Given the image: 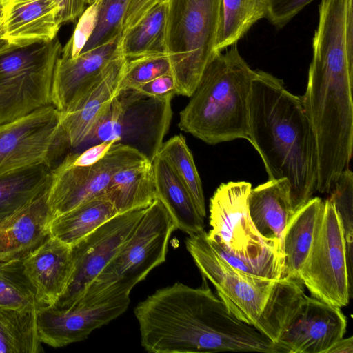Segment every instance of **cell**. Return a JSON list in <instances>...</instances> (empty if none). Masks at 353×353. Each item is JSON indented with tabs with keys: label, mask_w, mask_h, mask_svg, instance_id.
<instances>
[{
	"label": "cell",
	"mask_w": 353,
	"mask_h": 353,
	"mask_svg": "<svg viewBox=\"0 0 353 353\" xmlns=\"http://www.w3.org/2000/svg\"><path fill=\"white\" fill-rule=\"evenodd\" d=\"M248 140L260 154L269 180H288L294 212L312 198L316 191L317 150L301 98L262 70H256L252 84Z\"/></svg>",
	"instance_id": "7a4b0ae2"
},
{
	"label": "cell",
	"mask_w": 353,
	"mask_h": 353,
	"mask_svg": "<svg viewBox=\"0 0 353 353\" xmlns=\"http://www.w3.org/2000/svg\"><path fill=\"white\" fill-rule=\"evenodd\" d=\"M256 70L241 56L236 43L217 51L206 65L185 107L180 129L210 145L248 140L249 102Z\"/></svg>",
	"instance_id": "3957f363"
},
{
	"label": "cell",
	"mask_w": 353,
	"mask_h": 353,
	"mask_svg": "<svg viewBox=\"0 0 353 353\" xmlns=\"http://www.w3.org/2000/svg\"><path fill=\"white\" fill-rule=\"evenodd\" d=\"M268 0H222L216 51L236 44L259 20L265 18Z\"/></svg>",
	"instance_id": "f1b7e54d"
},
{
	"label": "cell",
	"mask_w": 353,
	"mask_h": 353,
	"mask_svg": "<svg viewBox=\"0 0 353 353\" xmlns=\"http://www.w3.org/2000/svg\"><path fill=\"white\" fill-rule=\"evenodd\" d=\"M164 0H130L122 28V34L137 24L155 5Z\"/></svg>",
	"instance_id": "f35d334b"
},
{
	"label": "cell",
	"mask_w": 353,
	"mask_h": 353,
	"mask_svg": "<svg viewBox=\"0 0 353 353\" xmlns=\"http://www.w3.org/2000/svg\"><path fill=\"white\" fill-rule=\"evenodd\" d=\"M126 61L119 54L89 92L70 110L61 112L62 125L70 148L81 146L119 93Z\"/></svg>",
	"instance_id": "ffe728a7"
},
{
	"label": "cell",
	"mask_w": 353,
	"mask_h": 353,
	"mask_svg": "<svg viewBox=\"0 0 353 353\" xmlns=\"http://www.w3.org/2000/svg\"><path fill=\"white\" fill-rule=\"evenodd\" d=\"M166 19L167 3L164 0L152 7L137 24L122 34L120 50L123 56L130 60L166 54Z\"/></svg>",
	"instance_id": "4316f807"
},
{
	"label": "cell",
	"mask_w": 353,
	"mask_h": 353,
	"mask_svg": "<svg viewBox=\"0 0 353 353\" xmlns=\"http://www.w3.org/2000/svg\"><path fill=\"white\" fill-rule=\"evenodd\" d=\"M147 208L117 214L71 246L72 274L65 292L54 307L68 308L81 299L130 239Z\"/></svg>",
	"instance_id": "4fadbf2b"
},
{
	"label": "cell",
	"mask_w": 353,
	"mask_h": 353,
	"mask_svg": "<svg viewBox=\"0 0 353 353\" xmlns=\"http://www.w3.org/2000/svg\"><path fill=\"white\" fill-rule=\"evenodd\" d=\"M166 54L176 94L190 97L210 59L222 20V0H165Z\"/></svg>",
	"instance_id": "5b68a950"
},
{
	"label": "cell",
	"mask_w": 353,
	"mask_h": 353,
	"mask_svg": "<svg viewBox=\"0 0 353 353\" xmlns=\"http://www.w3.org/2000/svg\"><path fill=\"white\" fill-rule=\"evenodd\" d=\"M61 25L58 0H0V38L10 44L50 41Z\"/></svg>",
	"instance_id": "e0dca14e"
},
{
	"label": "cell",
	"mask_w": 353,
	"mask_h": 353,
	"mask_svg": "<svg viewBox=\"0 0 353 353\" xmlns=\"http://www.w3.org/2000/svg\"><path fill=\"white\" fill-rule=\"evenodd\" d=\"M62 48L56 37L10 44L0 52V125L52 105L53 75Z\"/></svg>",
	"instance_id": "52a82bcc"
},
{
	"label": "cell",
	"mask_w": 353,
	"mask_h": 353,
	"mask_svg": "<svg viewBox=\"0 0 353 353\" xmlns=\"http://www.w3.org/2000/svg\"><path fill=\"white\" fill-rule=\"evenodd\" d=\"M170 72L171 64L166 54H151L127 60L119 92L134 89Z\"/></svg>",
	"instance_id": "d6a6232c"
},
{
	"label": "cell",
	"mask_w": 353,
	"mask_h": 353,
	"mask_svg": "<svg viewBox=\"0 0 353 353\" xmlns=\"http://www.w3.org/2000/svg\"><path fill=\"white\" fill-rule=\"evenodd\" d=\"M251 188L245 181L219 186L210 201L212 228L207 238L241 260L265 265L283 275V261L265 245L250 219L248 197Z\"/></svg>",
	"instance_id": "30bf717a"
},
{
	"label": "cell",
	"mask_w": 353,
	"mask_h": 353,
	"mask_svg": "<svg viewBox=\"0 0 353 353\" xmlns=\"http://www.w3.org/2000/svg\"><path fill=\"white\" fill-rule=\"evenodd\" d=\"M38 309L20 311L0 307V353L43 350L37 330Z\"/></svg>",
	"instance_id": "83f0119b"
},
{
	"label": "cell",
	"mask_w": 353,
	"mask_h": 353,
	"mask_svg": "<svg viewBox=\"0 0 353 353\" xmlns=\"http://www.w3.org/2000/svg\"><path fill=\"white\" fill-rule=\"evenodd\" d=\"M188 190L199 214L206 216L201 181L192 154L182 134L163 142L158 154Z\"/></svg>",
	"instance_id": "f546056e"
},
{
	"label": "cell",
	"mask_w": 353,
	"mask_h": 353,
	"mask_svg": "<svg viewBox=\"0 0 353 353\" xmlns=\"http://www.w3.org/2000/svg\"><path fill=\"white\" fill-rule=\"evenodd\" d=\"M48 191L0 221V263L22 260L49 236Z\"/></svg>",
	"instance_id": "44dd1931"
},
{
	"label": "cell",
	"mask_w": 353,
	"mask_h": 353,
	"mask_svg": "<svg viewBox=\"0 0 353 353\" xmlns=\"http://www.w3.org/2000/svg\"><path fill=\"white\" fill-rule=\"evenodd\" d=\"M70 148L52 105L0 125V176L37 164L54 168Z\"/></svg>",
	"instance_id": "8fae6325"
},
{
	"label": "cell",
	"mask_w": 353,
	"mask_h": 353,
	"mask_svg": "<svg viewBox=\"0 0 353 353\" xmlns=\"http://www.w3.org/2000/svg\"><path fill=\"white\" fill-rule=\"evenodd\" d=\"M52 169L46 164H37L1 176L0 221L46 192Z\"/></svg>",
	"instance_id": "484cf974"
},
{
	"label": "cell",
	"mask_w": 353,
	"mask_h": 353,
	"mask_svg": "<svg viewBox=\"0 0 353 353\" xmlns=\"http://www.w3.org/2000/svg\"><path fill=\"white\" fill-rule=\"evenodd\" d=\"M145 160L148 159L138 150L121 143L113 144L99 161L90 166L73 165L63 158L52 169L48 191L52 219L105 194L117 172Z\"/></svg>",
	"instance_id": "7c38bea8"
},
{
	"label": "cell",
	"mask_w": 353,
	"mask_h": 353,
	"mask_svg": "<svg viewBox=\"0 0 353 353\" xmlns=\"http://www.w3.org/2000/svg\"><path fill=\"white\" fill-rule=\"evenodd\" d=\"M346 327L340 307L304 293L289 312L276 345L284 353H327Z\"/></svg>",
	"instance_id": "5bb4252c"
},
{
	"label": "cell",
	"mask_w": 353,
	"mask_h": 353,
	"mask_svg": "<svg viewBox=\"0 0 353 353\" xmlns=\"http://www.w3.org/2000/svg\"><path fill=\"white\" fill-rule=\"evenodd\" d=\"M314 0H268L266 19L276 28H282Z\"/></svg>",
	"instance_id": "d590c367"
},
{
	"label": "cell",
	"mask_w": 353,
	"mask_h": 353,
	"mask_svg": "<svg viewBox=\"0 0 353 353\" xmlns=\"http://www.w3.org/2000/svg\"><path fill=\"white\" fill-rule=\"evenodd\" d=\"M40 306H53L65 292L72 271L71 246L49 236L22 259Z\"/></svg>",
	"instance_id": "ac0fdd59"
},
{
	"label": "cell",
	"mask_w": 353,
	"mask_h": 353,
	"mask_svg": "<svg viewBox=\"0 0 353 353\" xmlns=\"http://www.w3.org/2000/svg\"><path fill=\"white\" fill-rule=\"evenodd\" d=\"M152 163L157 199L167 208L177 229L189 236L204 231V219L170 165L159 154L154 157Z\"/></svg>",
	"instance_id": "7402d4cb"
},
{
	"label": "cell",
	"mask_w": 353,
	"mask_h": 353,
	"mask_svg": "<svg viewBox=\"0 0 353 353\" xmlns=\"http://www.w3.org/2000/svg\"><path fill=\"white\" fill-rule=\"evenodd\" d=\"M299 279L312 297L340 308L350 303L352 277L347 267L343 227L328 198L323 201Z\"/></svg>",
	"instance_id": "9c48e42d"
},
{
	"label": "cell",
	"mask_w": 353,
	"mask_h": 353,
	"mask_svg": "<svg viewBox=\"0 0 353 353\" xmlns=\"http://www.w3.org/2000/svg\"><path fill=\"white\" fill-rule=\"evenodd\" d=\"M199 288L181 283L157 290L134 310L143 347L152 353H283L254 327L228 310L203 277Z\"/></svg>",
	"instance_id": "6da1fadb"
},
{
	"label": "cell",
	"mask_w": 353,
	"mask_h": 353,
	"mask_svg": "<svg viewBox=\"0 0 353 353\" xmlns=\"http://www.w3.org/2000/svg\"><path fill=\"white\" fill-rule=\"evenodd\" d=\"M286 179L268 180L251 188L248 197L250 219L265 245L283 261V239L294 214Z\"/></svg>",
	"instance_id": "d6986e66"
},
{
	"label": "cell",
	"mask_w": 353,
	"mask_h": 353,
	"mask_svg": "<svg viewBox=\"0 0 353 353\" xmlns=\"http://www.w3.org/2000/svg\"><path fill=\"white\" fill-rule=\"evenodd\" d=\"M132 90L139 94L161 99H172L176 94V82L172 72L159 76Z\"/></svg>",
	"instance_id": "8d00e7d4"
},
{
	"label": "cell",
	"mask_w": 353,
	"mask_h": 353,
	"mask_svg": "<svg viewBox=\"0 0 353 353\" xmlns=\"http://www.w3.org/2000/svg\"><path fill=\"white\" fill-rule=\"evenodd\" d=\"M117 214L114 204L103 194L52 219L49 234L72 246Z\"/></svg>",
	"instance_id": "cb8c5ba5"
},
{
	"label": "cell",
	"mask_w": 353,
	"mask_h": 353,
	"mask_svg": "<svg viewBox=\"0 0 353 353\" xmlns=\"http://www.w3.org/2000/svg\"><path fill=\"white\" fill-rule=\"evenodd\" d=\"M176 230L171 214L156 199L146 208L128 241L75 304H92L130 294L150 271L165 261L169 240Z\"/></svg>",
	"instance_id": "8992f818"
},
{
	"label": "cell",
	"mask_w": 353,
	"mask_h": 353,
	"mask_svg": "<svg viewBox=\"0 0 353 353\" xmlns=\"http://www.w3.org/2000/svg\"><path fill=\"white\" fill-rule=\"evenodd\" d=\"M329 194L343 224L346 250H352L353 173L349 168L341 172Z\"/></svg>",
	"instance_id": "836d02e7"
},
{
	"label": "cell",
	"mask_w": 353,
	"mask_h": 353,
	"mask_svg": "<svg viewBox=\"0 0 353 353\" xmlns=\"http://www.w3.org/2000/svg\"><path fill=\"white\" fill-rule=\"evenodd\" d=\"M130 294H122L92 304H75L68 308L41 306L37 323L41 343L61 347L85 339L94 330L124 313Z\"/></svg>",
	"instance_id": "9a60e30c"
},
{
	"label": "cell",
	"mask_w": 353,
	"mask_h": 353,
	"mask_svg": "<svg viewBox=\"0 0 353 353\" xmlns=\"http://www.w3.org/2000/svg\"><path fill=\"white\" fill-rule=\"evenodd\" d=\"M121 35L81 52L74 59L60 56L52 79V105L61 112L70 110L101 79L109 64L121 54Z\"/></svg>",
	"instance_id": "2e32d148"
},
{
	"label": "cell",
	"mask_w": 353,
	"mask_h": 353,
	"mask_svg": "<svg viewBox=\"0 0 353 353\" xmlns=\"http://www.w3.org/2000/svg\"><path fill=\"white\" fill-rule=\"evenodd\" d=\"M130 0H99L95 30L83 52L102 46L122 35L124 16Z\"/></svg>",
	"instance_id": "1f68e13d"
},
{
	"label": "cell",
	"mask_w": 353,
	"mask_h": 353,
	"mask_svg": "<svg viewBox=\"0 0 353 353\" xmlns=\"http://www.w3.org/2000/svg\"><path fill=\"white\" fill-rule=\"evenodd\" d=\"M323 205L321 198L312 197L289 220L283 239V279L300 280L299 272L310 252Z\"/></svg>",
	"instance_id": "603a6c76"
},
{
	"label": "cell",
	"mask_w": 353,
	"mask_h": 353,
	"mask_svg": "<svg viewBox=\"0 0 353 353\" xmlns=\"http://www.w3.org/2000/svg\"><path fill=\"white\" fill-rule=\"evenodd\" d=\"M0 307L20 311L41 307L24 273L22 260L0 263Z\"/></svg>",
	"instance_id": "4dcf8cb0"
},
{
	"label": "cell",
	"mask_w": 353,
	"mask_h": 353,
	"mask_svg": "<svg viewBox=\"0 0 353 353\" xmlns=\"http://www.w3.org/2000/svg\"><path fill=\"white\" fill-rule=\"evenodd\" d=\"M99 0H96L88 5L79 17L74 31L62 48L61 56L76 58L92 35L98 19Z\"/></svg>",
	"instance_id": "e575fe53"
},
{
	"label": "cell",
	"mask_w": 353,
	"mask_h": 353,
	"mask_svg": "<svg viewBox=\"0 0 353 353\" xmlns=\"http://www.w3.org/2000/svg\"><path fill=\"white\" fill-rule=\"evenodd\" d=\"M114 143V141L101 142L88 147L81 152L67 154L64 159L73 165L90 166L99 161Z\"/></svg>",
	"instance_id": "74e56055"
},
{
	"label": "cell",
	"mask_w": 353,
	"mask_h": 353,
	"mask_svg": "<svg viewBox=\"0 0 353 353\" xmlns=\"http://www.w3.org/2000/svg\"><path fill=\"white\" fill-rule=\"evenodd\" d=\"M171 100L148 97L132 89L119 92L81 146L114 141L152 161L169 129Z\"/></svg>",
	"instance_id": "ba28073f"
},
{
	"label": "cell",
	"mask_w": 353,
	"mask_h": 353,
	"mask_svg": "<svg viewBox=\"0 0 353 353\" xmlns=\"http://www.w3.org/2000/svg\"><path fill=\"white\" fill-rule=\"evenodd\" d=\"M61 8V23L72 22L78 19L85 9V0H58Z\"/></svg>",
	"instance_id": "ab89813d"
},
{
	"label": "cell",
	"mask_w": 353,
	"mask_h": 353,
	"mask_svg": "<svg viewBox=\"0 0 353 353\" xmlns=\"http://www.w3.org/2000/svg\"><path fill=\"white\" fill-rule=\"evenodd\" d=\"M94 1H96V0H85V2H86L87 5H90L92 3H93Z\"/></svg>",
	"instance_id": "7bdbcfd3"
},
{
	"label": "cell",
	"mask_w": 353,
	"mask_h": 353,
	"mask_svg": "<svg viewBox=\"0 0 353 353\" xmlns=\"http://www.w3.org/2000/svg\"><path fill=\"white\" fill-rule=\"evenodd\" d=\"M206 234L204 230L185 240L202 276L212 283L230 312L276 345L289 312L305 293L303 284L300 280L270 279L234 268L212 249Z\"/></svg>",
	"instance_id": "277c9868"
},
{
	"label": "cell",
	"mask_w": 353,
	"mask_h": 353,
	"mask_svg": "<svg viewBox=\"0 0 353 353\" xmlns=\"http://www.w3.org/2000/svg\"><path fill=\"white\" fill-rule=\"evenodd\" d=\"M105 194L118 213L148 207L157 199L152 161L145 160L117 172Z\"/></svg>",
	"instance_id": "d4e9b609"
},
{
	"label": "cell",
	"mask_w": 353,
	"mask_h": 353,
	"mask_svg": "<svg viewBox=\"0 0 353 353\" xmlns=\"http://www.w3.org/2000/svg\"><path fill=\"white\" fill-rule=\"evenodd\" d=\"M327 353H353V337H343L327 351Z\"/></svg>",
	"instance_id": "60d3db41"
},
{
	"label": "cell",
	"mask_w": 353,
	"mask_h": 353,
	"mask_svg": "<svg viewBox=\"0 0 353 353\" xmlns=\"http://www.w3.org/2000/svg\"><path fill=\"white\" fill-rule=\"evenodd\" d=\"M10 43H8L6 41L0 38V52L6 48Z\"/></svg>",
	"instance_id": "b9f144b4"
}]
</instances>
